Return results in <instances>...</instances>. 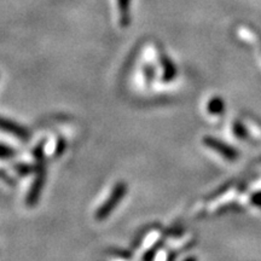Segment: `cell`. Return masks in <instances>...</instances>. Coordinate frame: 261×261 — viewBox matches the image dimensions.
I'll return each instance as SVG.
<instances>
[{
	"label": "cell",
	"mask_w": 261,
	"mask_h": 261,
	"mask_svg": "<svg viewBox=\"0 0 261 261\" xmlns=\"http://www.w3.org/2000/svg\"><path fill=\"white\" fill-rule=\"evenodd\" d=\"M127 192V184L125 182L120 181L114 187V189L110 192V196L107 198L106 201L103 202V204L98 208L96 214H94V218L98 221H102L107 219L110 214L113 213V211L117 207V204L121 202V200L125 197Z\"/></svg>",
	"instance_id": "1"
},
{
	"label": "cell",
	"mask_w": 261,
	"mask_h": 261,
	"mask_svg": "<svg viewBox=\"0 0 261 261\" xmlns=\"http://www.w3.org/2000/svg\"><path fill=\"white\" fill-rule=\"evenodd\" d=\"M45 178H46V174H45L44 163L40 162L38 165L37 175H35L34 180H33L32 187H31V189H29V191H28L27 201H25V202H27V205H29V207H33V205L37 204L39 197H40L42 188H44Z\"/></svg>",
	"instance_id": "2"
},
{
	"label": "cell",
	"mask_w": 261,
	"mask_h": 261,
	"mask_svg": "<svg viewBox=\"0 0 261 261\" xmlns=\"http://www.w3.org/2000/svg\"><path fill=\"white\" fill-rule=\"evenodd\" d=\"M0 129L4 130L6 133H11L12 136L18 139L27 140L29 138L28 130L24 127H22L14 121H10L8 119H4V117H0Z\"/></svg>",
	"instance_id": "3"
},
{
	"label": "cell",
	"mask_w": 261,
	"mask_h": 261,
	"mask_svg": "<svg viewBox=\"0 0 261 261\" xmlns=\"http://www.w3.org/2000/svg\"><path fill=\"white\" fill-rule=\"evenodd\" d=\"M204 143H205V145L210 146V148H212V149H214L215 151H218V152H220V154H223L225 158L233 159V156H234L233 150L228 149L227 146H225V144H221V143L218 142L217 139L205 138L204 139Z\"/></svg>",
	"instance_id": "4"
},
{
	"label": "cell",
	"mask_w": 261,
	"mask_h": 261,
	"mask_svg": "<svg viewBox=\"0 0 261 261\" xmlns=\"http://www.w3.org/2000/svg\"><path fill=\"white\" fill-rule=\"evenodd\" d=\"M162 67H163V75L162 79L165 81L172 80L175 76V65L168 60L167 56L162 57Z\"/></svg>",
	"instance_id": "5"
},
{
	"label": "cell",
	"mask_w": 261,
	"mask_h": 261,
	"mask_svg": "<svg viewBox=\"0 0 261 261\" xmlns=\"http://www.w3.org/2000/svg\"><path fill=\"white\" fill-rule=\"evenodd\" d=\"M52 145H54V148H52L50 151H48V154L52 155V156H61L62 152L64 151L65 149V142L62 138H58V139H55L54 142L51 143Z\"/></svg>",
	"instance_id": "6"
},
{
	"label": "cell",
	"mask_w": 261,
	"mask_h": 261,
	"mask_svg": "<svg viewBox=\"0 0 261 261\" xmlns=\"http://www.w3.org/2000/svg\"><path fill=\"white\" fill-rule=\"evenodd\" d=\"M37 169L38 167L33 165H27V163H17V165H15V171L17 172V174L22 175V177L31 174V173L37 171Z\"/></svg>",
	"instance_id": "7"
},
{
	"label": "cell",
	"mask_w": 261,
	"mask_h": 261,
	"mask_svg": "<svg viewBox=\"0 0 261 261\" xmlns=\"http://www.w3.org/2000/svg\"><path fill=\"white\" fill-rule=\"evenodd\" d=\"M223 109H224V104L219 98H214V99H212L210 104H208V110H210L212 114L220 113Z\"/></svg>",
	"instance_id": "8"
},
{
	"label": "cell",
	"mask_w": 261,
	"mask_h": 261,
	"mask_svg": "<svg viewBox=\"0 0 261 261\" xmlns=\"http://www.w3.org/2000/svg\"><path fill=\"white\" fill-rule=\"evenodd\" d=\"M16 151L10 146L5 144H0V159L2 160H8L15 158Z\"/></svg>",
	"instance_id": "9"
},
{
	"label": "cell",
	"mask_w": 261,
	"mask_h": 261,
	"mask_svg": "<svg viewBox=\"0 0 261 261\" xmlns=\"http://www.w3.org/2000/svg\"><path fill=\"white\" fill-rule=\"evenodd\" d=\"M0 179H2L3 181H5L6 184H9V185H14L15 184L14 179L10 177V175L6 174V172L3 171V169H0Z\"/></svg>",
	"instance_id": "10"
},
{
	"label": "cell",
	"mask_w": 261,
	"mask_h": 261,
	"mask_svg": "<svg viewBox=\"0 0 261 261\" xmlns=\"http://www.w3.org/2000/svg\"><path fill=\"white\" fill-rule=\"evenodd\" d=\"M184 261H196V257L195 256H189Z\"/></svg>",
	"instance_id": "11"
}]
</instances>
